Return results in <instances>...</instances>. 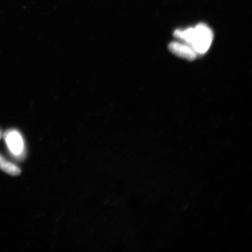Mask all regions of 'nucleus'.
Returning a JSON list of instances; mask_svg holds the SVG:
<instances>
[{
    "label": "nucleus",
    "mask_w": 252,
    "mask_h": 252,
    "mask_svg": "<svg viewBox=\"0 0 252 252\" xmlns=\"http://www.w3.org/2000/svg\"><path fill=\"white\" fill-rule=\"evenodd\" d=\"M174 36L191 47L197 54L200 55L204 54L209 50L214 38L213 31L204 24L184 31L176 30Z\"/></svg>",
    "instance_id": "obj_1"
},
{
    "label": "nucleus",
    "mask_w": 252,
    "mask_h": 252,
    "mask_svg": "<svg viewBox=\"0 0 252 252\" xmlns=\"http://www.w3.org/2000/svg\"><path fill=\"white\" fill-rule=\"evenodd\" d=\"M6 144L10 152L17 158L23 157L25 152V144L21 134L14 129H11L4 134Z\"/></svg>",
    "instance_id": "obj_2"
},
{
    "label": "nucleus",
    "mask_w": 252,
    "mask_h": 252,
    "mask_svg": "<svg viewBox=\"0 0 252 252\" xmlns=\"http://www.w3.org/2000/svg\"><path fill=\"white\" fill-rule=\"evenodd\" d=\"M168 48L173 54L189 61H193L197 58V53L191 47L184 42H171L169 44Z\"/></svg>",
    "instance_id": "obj_3"
},
{
    "label": "nucleus",
    "mask_w": 252,
    "mask_h": 252,
    "mask_svg": "<svg viewBox=\"0 0 252 252\" xmlns=\"http://www.w3.org/2000/svg\"><path fill=\"white\" fill-rule=\"evenodd\" d=\"M0 169L3 171L12 176H18L21 171L19 167L4 158L0 154Z\"/></svg>",
    "instance_id": "obj_4"
},
{
    "label": "nucleus",
    "mask_w": 252,
    "mask_h": 252,
    "mask_svg": "<svg viewBox=\"0 0 252 252\" xmlns=\"http://www.w3.org/2000/svg\"><path fill=\"white\" fill-rule=\"evenodd\" d=\"M2 133H1V131L0 130V139H1V137H2Z\"/></svg>",
    "instance_id": "obj_5"
}]
</instances>
